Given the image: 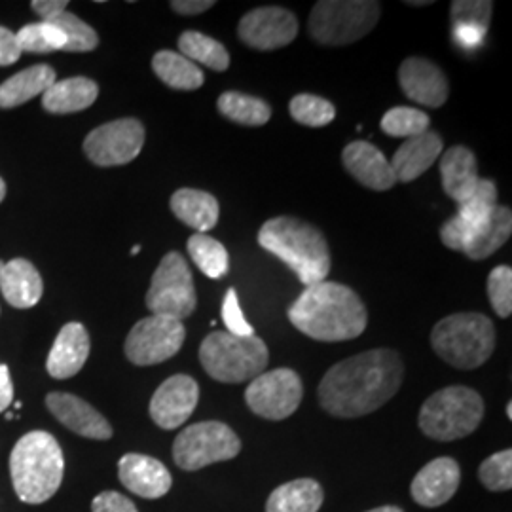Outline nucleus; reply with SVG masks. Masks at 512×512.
Instances as JSON below:
<instances>
[{"label":"nucleus","mask_w":512,"mask_h":512,"mask_svg":"<svg viewBox=\"0 0 512 512\" xmlns=\"http://www.w3.org/2000/svg\"><path fill=\"white\" fill-rule=\"evenodd\" d=\"M403 378V359L397 351L370 349L329 368L317 397L321 408L334 418H363L391 401Z\"/></svg>","instance_id":"1"},{"label":"nucleus","mask_w":512,"mask_h":512,"mask_svg":"<svg viewBox=\"0 0 512 512\" xmlns=\"http://www.w3.org/2000/svg\"><path fill=\"white\" fill-rule=\"evenodd\" d=\"M289 321L311 340L332 344L359 338L368 325V311L351 287L323 281L298 296L289 308Z\"/></svg>","instance_id":"2"},{"label":"nucleus","mask_w":512,"mask_h":512,"mask_svg":"<svg viewBox=\"0 0 512 512\" xmlns=\"http://www.w3.org/2000/svg\"><path fill=\"white\" fill-rule=\"evenodd\" d=\"M258 245L285 262L306 287L323 283L332 258L323 232L306 220L274 217L258 230Z\"/></svg>","instance_id":"3"},{"label":"nucleus","mask_w":512,"mask_h":512,"mask_svg":"<svg viewBox=\"0 0 512 512\" xmlns=\"http://www.w3.org/2000/svg\"><path fill=\"white\" fill-rule=\"evenodd\" d=\"M65 473L63 450L54 435L31 431L16 442L10 454L12 484L23 503L40 505L61 488Z\"/></svg>","instance_id":"4"},{"label":"nucleus","mask_w":512,"mask_h":512,"mask_svg":"<svg viewBox=\"0 0 512 512\" xmlns=\"http://www.w3.org/2000/svg\"><path fill=\"white\" fill-rule=\"evenodd\" d=\"M431 346L444 363L459 370H475L494 353V323L478 311L448 315L431 332Z\"/></svg>","instance_id":"5"},{"label":"nucleus","mask_w":512,"mask_h":512,"mask_svg":"<svg viewBox=\"0 0 512 512\" xmlns=\"http://www.w3.org/2000/svg\"><path fill=\"white\" fill-rule=\"evenodd\" d=\"M200 363L220 384H243L260 376L270 363V351L258 336L211 332L200 346Z\"/></svg>","instance_id":"6"},{"label":"nucleus","mask_w":512,"mask_h":512,"mask_svg":"<svg viewBox=\"0 0 512 512\" xmlns=\"http://www.w3.org/2000/svg\"><path fill=\"white\" fill-rule=\"evenodd\" d=\"M484 399L467 385H450L433 393L420 410V429L425 437L452 442L473 435L484 420Z\"/></svg>","instance_id":"7"},{"label":"nucleus","mask_w":512,"mask_h":512,"mask_svg":"<svg viewBox=\"0 0 512 512\" xmlns=\"http://www.w3.org/2000/svg\"><path fill=\"white\" fill-rule=\"evenodd\" d=\"M376 0H321L311 10L308 29L317 44L348 46L365 38L380 21Z\"/></svg>","instance_id":"8"},{"label":"nucleus","mask_w":512,"mask_h":512,"mask_svg":"<svg viewBox=\"0 0 512 512\" xmlns=\"http://www.w3.org/2000/svg\"><path fill=\"white\" fill-rule=\"evenodd\" d=\"M241 452V440L222 421L188 425L173 442V459L183 471H198L207 465L230 461Z\"/></svg>","instance_id":"9"},{"label":"nucleus","mask_w":512,"mask_h":512,"mask_svg":"<svg viewBox=\"0 0 512 512\" xmlns=\"http://www.w3.org/2000/svg\"><path fill=\"white\" fill-rule=\"evenodd\" d=\"M198 306L194 277L177 251H171L162 258L160 266L152 275L147 293V308L152 315H165L183 321L190 317Z\"/></svg>","instance_id":"10"},{"label":"nucleus","mask_w":512,"mask_h":512,"mask_svg":"<svg viewBox=\"0 0 512 512\" xmlns=\"http://www.w3.org/2000/svg\"><path fill=\"white\" fill-rule=\"evenodd\" d=\"M304 397L302 378L291 368L262 372L245 389V403L251 412L270 421L291 418Z\"/></svg>","instance_id":"11"},{"label":"nucleus","mask_w":512,"mask_h":512,"mask_svg":"<svg viewBox=\"0 0 512 512\" xmlns=\"http://www.w3.org/2000/svg\"><path fill=\"white\" fill-rule=\"evenodd\" d=\"M184 340L183 321L165 315H150L129 330L124 351L133 365H160L181 351Z\"/></svg>","instance_id":"12"},{"label":"nucleus","mask_w":512,"mask_h":512,"mask_svg":"<svg viewBox=\"0 0 512 512\" xmlns=\"http://www.w3.org/2000/svg\"><path fill=\"white\" fill-rule=\"evenodd\" d=\"M145 145V126L137 118H122L88 133L84 152L92 164L116 167L133 162Z\"/></svg>","instance_id":"13"},{"label":"nucleus","mask_w":512,"mask_h":512,"mask_svg":"<svg viewBox=\"0 0 512 512\" xmlns=\"http://www.w3.org/2000/svg\"><path fill=\"white\" fill-rule=\"evenodd\" d=\"M298 35V19L279 6H262L239 19L238 37L260 52H272L293 44Z\"/></svg>","instance_id":"14"},{"label":"nucleus","mask_w":512,"mask_h":512,"mask_svg":"<svg viewBox=\"0 0 512 512\" xmlns=\"http://www.w3.org/2000/svg\"><path fill=\"white\" fill-rule=\"evenodd\" d=\"M200 385L188 374H175L156 389L150 401V418L165 431L179 429L194 414Z\"/></svg>","instance_id":"15"},{"label":"nucleus","mask_w":512,"mask_h":512,"mask_svg":"<svg viewBox=\"0 0 512 512\" xmlns=\"http://www.w3.org/2000/svg\"><path fill=\"white\" fill-rule=\"evenodd\" d=\"M399 84L404 95L429 109H439L450 95L446 74L427 57H408L399 67Z\"/></svg>","instance_id":"16"},{"label":"nucleus","mask_w":512,"mask_h":512,"mask_svg":"<svg viewBox=\"0 0 512 512\" xmlns=\"http://www.w3.org/2000/svg\"><path fill=\"white\" fill-rule=\"evenodd\" d=\"M459 482L461 469L458 461L452 458H437L421 467L420 473L414 476L410 494L421 507L435 509L448 503L456 495Z\"/></svg>","instance_id":"17"},{"label":"nucleus","mask_w":512,"mask_h":512,"mask_svg":"<svg viewBox=\"0 0 512 512\" xmlns=\"http://www.w3.org/2000/svg\"><path fill=\"white\" fill-rule=\"evenodd\" d=\"M46 406L67 429L76 435L93 440L112 439V427L107 418L97 412L92 404L71 393H50Z\"/></svg>","instance_id":"18"},{"label":"nucleus","mask_w":512,"mask_h":512,"mask_svg":"<svg viewBox=\"0 0 512 512\" xmlns=\"http://www.w3.org/2000/svg\"><path fill=\"white\" fill-rule=\"evenodd\" d=\"M118 476L131 494L145 499H160L173 486V478L164 463L145 454H126L118 461Z\"/></svg>","instance_id":"19"},{"label":"nucleus","mask_w":512,"mask_h":512,"mask_svg":"<svg viewBox=\"0 0 512 512\" xmlns=\"http://www.w3.org/2000/svg\"><path fill=\"white\" fill-rule=\"evenodd\" d=\"M342 162L353 179L374 192H385L397 184V177L384 152L368 141L349 143L342 152Z\"/></svg>","instance_id":"20"},{"label":"nucleus","mask_w":512,"mask_h":512,"mask_svg":"<svg viewBox=\"0 0 512 512\" xmlns=\"http://www.w3.org/2000/svg\"><path fill=\"white\" fill-rule=\"evenodd\" d=\"M90 334L80 323H67L59 330L54 346L50 349L46 368L55 380H67L76 376L90 357Z\"/></svg>","instance_id":"21"},{"label":"nucleus","mask_w":512,"mask_h":512,"mask_svg":"<svg viewBox=\"0 0 512 512\" xmlns=\"http://www.w3.org/2000/svg\"><path fill=\"white\" fill-rule=\"evenodd\" d=\"M444 150V141L437 131L427 129L425 133L406 139L389 160L397 183H412L435 164Z\"/></svg>","instance_id":"22"},{"label":"nucleus","mask_w":512,"mask_h":512,"mask_svg":"<svg viewBox=\"0 0 512 512\" xmlns=\"http://www.w3.org/2000/svg\"><path fill=\"white\" fill-rule=\"evenodd\" d=\"M0 291L10 306L29 310L42 298L44 285L37 268L29 260L14 258L10 262L0 260Z\"/></svg>","instance_id":"23"},{"label":"nucleus","mask_w":512,"mask_h":512,"mask_svg":"<svg viewBox=\"0 0 512 512\" xmlns=\"http://www.w3.org/2000/svg\"><path fill=\"white\" fill-rule=\"evenodd\" d=\"M439 167L442 188L446 196L458 205L475 192L480 177L473 150L461 145L448 148L444 154H440Z\"/></svg>","instance_id":"24"},{"label":"nucleus","mask_w":512,"mask_h":512,"mask_svg":"<svg viewBox=\"0 0 512 512\" xmlns=\"http://www.w3.org/2000/svg\"><path fill=\"white\" fill-rule=\"evenodd\" d=\"M171 211L186 226L205 234L217 226L220 205L217 198L198 188H181L171 196Z\"/></svg>","instance_id":"25"},{"label":"nucleus","mask_w":512,"mask_h":512,"mask_svg":"<svg viewBox=\"0 0 512 512\" xmlns=\"http://www.w3.org/2000/svg\"><path fill=\"white\" fill-rule=\"evenodd\" d=\"M99 95V86L86 78L74 76L57 82L42 93V107L52 114H71L90 109Z\"/></svg>","instance_id":"26"},{"label":"nucleus","mask_w":512,"mask_h":512,"mask_svg":"<svg viewBox=\"0 0 512 512\" xmlns=\"http://www.w3.org/2000/svg\"><path fill=\"white\" fill-rule=\"evenodd\" d=\"M512 234V213L505 205H495L492 215L486 222L476 226L471 238L467 239L461 253L469 256L471 260H484L499 251Z\"/></svg>","instance_id":"27"},{"label":"nucleus","mask_w":512,"mask_h":512,"mask_svg":"<svg viewBox=\"0 0 512 512\" xmlns=\"http://www.w3.org/2000/svg\"><path fill=\"white\" fill-rule=\"evenodd\" d=\"M55 84V71L48 65H35L14 74L0 84V109H16Z\"/></svg>","instance_id":"28"},{"label":"nucleus","mask_w":512,"mask_h":512,"mask_svg":"<svg viewBox=\"0 0 512 512\" xmlns=\"http://www.w3.org/2000/svg\"><path fill=\"white\" fill-rule=\"evenodd\" d=\"M323 501L325 494L317 480L298 478L275 488L268 497L266 512H317Z\"/></svg>","instance_id":"29"},{"label":"nucleus","mask_w":512,"mask_h":512,"mask_svg":"<svg viewBox=\"0 0 512 512\" xmlns=\"http://www.w3.org/2000/svg\"><path fill=\"white\" fill-rule=\"evenodd\" d=\"M152 71L167 88L173 90L194 92L200 90L205 82V74L196 63L171 50H162L152 57Z\"/></svg>","instance_id":"30"},{"label":"nucleus","mask_w":512,"mask_h":512,"mask_svg":"<svg viewBox=\"0 0 512 512\" xmlns=\"http://www.w3.org/2000/svg\"><path fill=\"white\" fill-rule=\"evenodd\" d=\"M217 109L230 122L247 128H260L272 118V107L264 99L241 92L222 93L217 101Z\"/></svg>","instance_id":"31"},{"label":"nucleus","mask_w":512,"mask_h":512,"mask_svg":"<svg viewBox=\"0 0 512 512\" xmlns=\"http://www.w3.org/2000/svg\"><path fill=\"white\" fill-rule=\"evenodd\" d=\"M179 50L192 63H200L215 73H224L230 67L228 50L217 38L207 37L198 31H184L179 37Z\"/></svg>","instance_id":"32"},{"label":"nucleus","mask_w":512,"mask_h":512,"mask_svg":"<svg viewBox=\"0 0 512 512\" xmlns=\"http://www.w3.org/2000/svg\"><path fill=\"white\" fill-rule=\"evenodd\" d=\"M188 255L194 260V264L200 268L202 274L209 279H220L228 274L230 258L226 247L207 234H194L188 239Z\"/></svg>","instance_id":"33"},{"label":"nucleus","mask_w":512,"mask_h":512,"mask_svg":"<svg viewBox=\"0 0 512 512\" xmlns=\"http://www.w3.org/2000/svg\"><path fill=\"white\" fill-rule=\"evenodd\" d=\"M19 50L21 54H52V52H63L65 48V35L48 21L31 23L19 29L18 35Z\"/></svg>","instance_id":"34"},{"label":"nucleus","mask_w":512,"mask_h":512,"mask_svg":"<svg viewBox=\"0 0 512 512\" xmlns=\"http://www.w3.org/2000/svg\"><path fill=\"white\" fill-rule=\"evenodd\" d=\"M289 112L298 124L308 128H325L336 118V107L327 99L311 93L294 95L289 103Z\"/></svg>","instance_id":"35"},{"label":"nucleus","mask_w":512,"mask_h":512,"mask_svg":"<svg viewBox=\"0 0 512 512\" xmlns=\"http://www.w3.org/2000/svg\"><path fill=\"white\" fill-rule=\"evenodd\" d=\"M48 23L55 25L65 35V48L63 52H92L99 46V37L86 21L76 18L71 12H61L59 16L50 19Z\"/></svg>","instance_id":"36"},{"label":"nucleus","mask_w":512,"mask_h":512,"mask_svg":"<svg viewBox=\"0 0 512 512\" xmlns=\"http://www.w3.org/2000/svg\"><path fill=\"white\" fill-rule=\"evenodd\" d=\"M380 126L389 137L410 139V137L425 133L431 126V118L423 110L412 109V107H395V109L385 112Z\"/></svg>","instance_id":"37"},{"label":"nucleus","mask_w":512,"mask_h":512,"mask_svg":"<svg viewBox=\"0 0 512 512\" xmlns=\"http://www.w3.org/2000/svg\"><path fill=\"white\" fill-rule=\"evenodd\" d=\"M494 4L488 0H456L452 2V23L454 29H471L486 37Z\"/></svg>","instance_id":"38"},{"label":"nucleus","mask_w":512,"mask_h":512,"mask_svg":"<svg viewBox=\"0 0 512 512\" xmlns=\"http://www.w3.org/2000/svg\"><path fill=\"white\" fill-rule=\"evenodd\" d=\"M478 478L490 492H509L512 488V450H501L482 461Z\"/></svg>","instance_id":"39"},{"label":"nucleus","mask_w":512,"mask_h":512,"mask_svg":"<svg viewBox=\"0 0 512 512\" xmlns=\"http://www.w3.org/2000/svg\"><path fill=\"white\" fill-rule=\"evenodd\" d=\"M488 298L495 313L501 319L512 313V270L511 266H495L488 275Z\"/></svg>","instance_id":"40"},{"label":"nucleus","mask_w":512,"mask_h":512,"mask_svg":"<svg viewBox=\"0 0 512 512\" xmlns=\"http://www.w3.org/2000/svg\"><path fill=\"white\" fill-rule=\"evenodd\" d=\"M222 321L226 325V332L234 336H253L255 329L245 319L241 306H239L238 293L236 289H228L222 302Z\"/></svg>","instance_id":"41"},{"label":"nucleus","mask_w":512,"mask_h":512,"mask_svg":"<svg viewBox=\"0 0 512 512\" xmlns=\"http://www.w3.org/2000/svg\"><path fill=\"white\" fill-rule=\"evenodd\" d=\"M92 512H139L135 503L118 492H103L92 501Z\"/></svg>","instance_id":"42"},{"label":"nucleus","mask_w":512,"mask_h":512,"mask_svg":"<svg viewBox=\"0 0 512 512\" xmlns=\"http://www.w3.org/2000/svg\"><path fill=\"white\" fill-rule=\"evenodd\" d=\"M19 57H21V50H19L18 38L10 29L0 27V67L14 65Z\"/></svg>","instance_id":"43"},{"label":"nucleus","mask_w":512,"mask_h":512,"mask_svg":"<svg viewBox=\"0 0 512 512\" xmlns=\"http://www.w3.org/2000/svg\"><path fill=\"white\" fill-rule=\"evenodd\" d=\"M215 6L213 0H173L171 8L181 16H198Z\"/></svg>","instance_id":"44"},{"label":"nucleus","mask_w":512,"mask_h":512,"mask_svg":"<svg viewBox=\"0 0 512 512\" xmlns=\"http://www.w3.org/2000/svg\"><path fill=\"white\" fill-rule=\"evenodd\" d=\"M67 6H69V2H65V0L63 2L61 0H33L31 2V8L42 18V21L54 19L61 12H65Z\"/></svg>","instance_id":"45"},{"label":"nucleus","mask_w":512,"mask_h":512,"mask_svg":"<svg viewBox=\"0 0 512 512\" xmlns=\"http://www.w3.org/2000/svg\"><path fill=\"white\" fill-rule=\"evenodd\" d=\"M14 401V384L8 366L0 363V412H6V408Z\"/></svg>","instance_id":"46"},{"label":"nucleus","mask_w":512,"mask_h":512,"mask_svg":"<svg viewBox=\"0 0 512 512\" xmlns=\"http://www.w3.org/2000/svg\"><path fill=\"white\" fill-rule=\"evenodd\" d=\"M366 512H404L403 509L395 507V505H385V507H378V509H372V511Z\"/></svg>","instance_id":"47"},{"label":"nucleus","mask_w":512,"mask_h":512,"mask_svg":"<svg viewBox=\"0 0 512 512\" xmlns=\"http://www.w3.org/2000/svg\"><path fill=\"white\" fill-rule=\"evenodd\" d=\"M406 4H410V6H429L431 2H427V0H410Z\"/></svg>","instance_id":"48"},{"label":"nucleus","mask_w":512,"mask_h":512,"mask_svg":"<svg viewBox=\"0 0 512 512\" xmlns=\"http://www.w3.org/2000/svg\"><path fill=\"white\" fill-rule=\"evenodd\" d=\"M4 196H6V184L0 179V202L4 200Z\"/></svg>","instance_id":"49"},{"label":"nucleus","mask_w":512,"mask_h":512,"mask_svg":"<svg viewBox=\"0 0 512 512\" xmlns=\"http://www.w3.org/2000/svg\"><path fill=\"white\" fill-rule=\"evenodd\" d=\"M139 251H141V245H135V247L131 249V255H139Z\"/></svg>","instance_id":"50"},{"label":"nucleus","mask_w":512,"mask_h":512,"mask_svg":"<svg viewBox=\"0 0 512 512\" xmlns=\"http://www.w3.org/2000/svg\"><path fill=\"white\" fill-rule=\"evenodd\" d=\"M507 416H509V420H512V404H507Z\"/></svg>","instance_id":"51"}]
</instances>
